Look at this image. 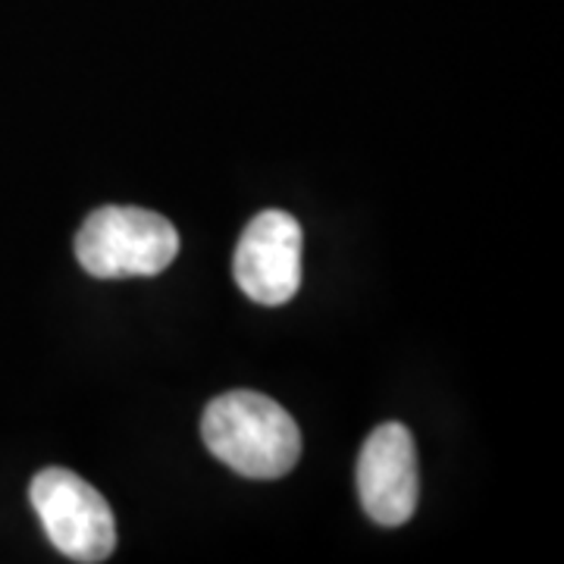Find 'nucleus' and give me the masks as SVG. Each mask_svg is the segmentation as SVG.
Listing matches in <instances>:
<instances>
[{"mask_svg": "<svg viewBox=\"0 0 564 564\" xmlns=\"http://www.w3.org/2000/svg\"><path fill=\"white\" fill-rule=\"evenodd\" d=\"M302 226L285 210H263L245 226L236 248V282L251 302L276 307L302 285Z\"/></svg>", "mask_w": 564, "mask_h": 564, "instance_id": "nucleus-4", "label": "nucleus"}, {"mask_svg": "<svg viewBox=\"0 0 564 564\" xmlns=\"http://www.w3.org/2000/svg\"><path fill=\"white\" fill-rule=\"evenodd\" d=\"M207 448L254 480L285 477L302 455V430L292 414L258 392H226L207 404L202 421Z\"/></svg>", "mask_w": 564, "mask_h": 564, "instance_id": "nucleus-1", "label": "nucleus"}, {"mask_svg": "<svg viewBox=\"0 0 564 564\" xmlns=\"http://www.w3.org/2000/svg\"><path fill=\"white\" fill-rule=\"evenodd\" d=\"M176 254V226L141 207H101L82 223L76 236V258L98 280L158 276Z\"/></svg>", "mask_w": 564, "mask_h": 564, "instance_id": "nucleus-2", "label": "nucleus"}, {"mask_svg": "<svg viewBox=\"0 0 564 564\" xmlns=\"http://www.w3.org/2000/svg\"><path fill=\"white\" fill-rule=\"evenodd\" d=\"M32 508L47 540L73 562H107L117 545V521L101 492L79 474L47 467L32 480Z\"/></svg>", "mask_w": 564, "mask_h": 564, "instance_id": "nucleus-3", "label": "nucleus"}, {"mask_svg": "<svg viewBox=\"0 0 564 564\" xmlns=\"http://www.w3.org/2000/svg\"><path fill=\"white\" fill-rule=\"evenodd\" d=\"M358 492L364 511L383 527H402L421 496L417 452L402 423L377 426L361 448L358 462Z\"/></svg>", "mask_w": 564, "mask_h": 564, "instance_id": "nucleus-5", "label": "nucleus"}]
</instances>
